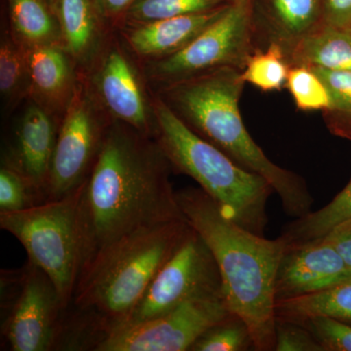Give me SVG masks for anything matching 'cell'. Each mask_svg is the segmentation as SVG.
Segmentation results:
<instances>
[{
    "instance_id": "obj_31",
    "label": "cell",
    "mask_w": 351,
    "mask_h": 351,
    "mask_svg": "<svg viewBox=\"0 0 351 351\" xmlns=\"http://www.w3.org/2000/svg\"><path fill=\"white\" fill-rule=\"evenodd\" d=\"M276 351H323L306 328L295 323L276 319Z\"/></svg>"
},
{
    "instance_id": "obj_19",
    "label": "cell",
    "mask_w": 351,
    "mask_h": 351,
    "mask_svg": "<svg viewBox=\"0 0 351 351\" xmlns=\"http://www.w3.org/2000/svg\"><path fill=\"white\" fill-rule=\"evenodd\" d=\"M291 66L351 71V31L322 24L288 53Z\"/></svg>"
},
{
    "instance_id": "obj_29",
    "label": "cell",
    "mask_w": 351,
    "mask_h": 351,
    "mask_svg": "<svg viewBox=\"0 0 351 351\" xmlns=\"http://www.w3.org/2000/svg\"><path fill=\"white\" fill-rule=\"evenodd\" d=\"M47 197L18 171L2 164L0 169V213H13L36 206Z\"/></svg>"
},
{
    "instance_id": "obj_35",
    "label": "cell",
    "mask_w": 351,
    "mask_h": 351,
    "mask_svg": "<svg viewBox=\"0 0 351 351\" xmlns=\"http://www.w3.org/2000/svg\"><path fill=\"white\" fill-rule=\"evenodd\" d=\"M226 1H228V3L230 4H243L249 3V2H251V0H226Z\"/></svg>"
},
{
    "instance_id": "obj_17",
    "label": "cell",
    "mask_w": 351,
    "mask_h": 351,
    "mask_svg": "<svg viewBox=\"0 0 351 351\" xmlns=\"http://www.w3.org/2000/svg\"><path fill=\"white\" fill-rule=\"evenodd\" d=\"M22 46V45H21ZM31 92L48 110L64 108L75 92L71 58L62 44L24 47Z\"/></svg>"
},
{
    "instance_id": "obj_3",
    "label": "cell",
    "mask_w": 351,
    "mask_h": 351,
    "mask_svg": "<svg viewBox=\"0 0 351 351\" xmlns=\"http://www.w3.org/2000/svg\"><path fill=\"white\" fill-rule=\"evenodd\" d=\"M241 71L221 68L161 86V99L199 137L218 147L244 169L262 176L293 218L311 213L314 198L301 175L265 156L244 125L239 101Z\"/></svg>"
},
{
    "instance_id": "obj_12",
    "label": "cell",
    "mask_w": 351,
    "mask_h": 351,
    "mask_svg": "<svg viewBox=\"0 0 351 351\" xmlns=\"http://www.w3.org/2000/svg\"><path fill=\"white\" fill-rule=\"evenodd\" d=\"M350 278L351 270L326 239L290 243L277 269L276 301L313 294Z\"/></svg>"
},
{
    "instance_id": "obj_18",
    "label": "cell",
    "mask_w": 351,
    "mask_h": 351,
    "mask_svg": "<svg viewBox=\"0 0 351 351\" xmlns=\"http://www.w3.org/2000/svg\"><path fill=\"white\" fill-rule=\"evenodd\" d=\"M62 46L76 63L86 64L98 49L101 39V18L95 0H55Z\"/></svg>"
},
{
    "instance_id": "obj_30",
    "label": "cell",
    "mask_w": 351,
    "mask_h": 351,
    "mask_svg": "<svg viewBox=\"0 0 351 351\" xmlns=\"http://www.w3.org/2000/svg\"><path fill=\"white\" fill-rule=\"evenodd\" d=\"M313 335L323 351H351V324L343 321L318 316L301 323Z\"/></svg>"
},
{
    "instance_id": "obj_7",
    "label": "cell",
    "mask_w": 351,
    "mask_h": 351,
    "mask_svg": "<svg viewBox=\"0 0 351 351\" xmlns=\"http://www.w3.org/2000/svg\"><path fill=\"white\" fill-rule=\"evenodd\" d=\"M256 50L251 2L230 4L182 49L154 60L149 73L164 86L221 68L242 71Z\"/></svg>"
},
{
    "instance_id": "obj_13",
    "label": "cell",
    "mask_w": 351,
    "mask_h": 351,
    "mask_svg": "<svg viewBox=\"0 0 351 351\" xmlns=\"http://www.w3.org/2000/svg\"><path fill=\"white\" fill-rule=\"evenodd\" d=\"M57 135L56 124L47 108L32 103L16 123L2 163L24 176L48 200Z\"/></svg>"
},
{
    "instance_id": "obj_27",
    "label": "cell",
    "mask_w": 351,
    "mask_h": 351,
    "mask_svg": "<svg viewBox=\"0 0 351 351\" xmlns=\"http://www.w3.org/2000/svg\"><path fill=\"white\" fill-rule=\"evenodd\" d=\"M295 108L302 112H325L330 107L326 85L313 69L301 64L291 66L286 82Z\"/></svg>"
},
{
    "instance_id": "obj_15",
    "label": "cell",
    "mask_w": 351,
    "mask_h": 351,
    "mask_svg": "<svg viewBox=\"0 0 351 351\" xmlns=\"http://www.w3.org/2000/svg\"><path fill=\"white\" fill-rule=\"evenodd\" d=\"M256 48L270 44L286 56L304 36L323 24L321 0H263L258 16H252Z\"/></svg>"
},
{
    "instance_id": "obj_9",
    "label": "cell",
    "mask_w": 351,
    "mask_h": 351,
    "mask_svg": "<svg viewBox=\"0 0 351 351\" xmlns=\"http://www.w3.org/2000/svg\"><path fill=\"white\" fill-rule=\"evenodd\" d=\"M232 315L225 299L184 302L152 319L108 330L92 346L96 351H186L208 330Z\"/></svg>"
},
{
    "instance_id": "obj_34",
    "label": "cell",
    "mask_w": 351,
    "mask_h": 351,
    "mask_svg": "<svg viewBox=\"0 0 351 351\" xmlns=\"http://www.w3.org/2000/svg\"><path fill=\"white\" fill-rule=\"evenodd\" d=\"M137 0H95L103 18H113L127 12Z\"/></svg>"
},
{
    "instance_id": "obj_10",
    "label": "cell",
    "mask_w": 351,
    "mask_h": 351,
    "mask_svg": "<svg viewBox=\"0 0 351 351\" xmlns=\"http://www.w3.org/2000/svg\"><path fill=\"white\" fill-rule=\"evenodd\" d=\"M16 288L8 306L1 334L13 351H48L61 335L64 311L56 286L32 263L12 276Z\"/></svg>"
},
{
    "instance_id": "obj_5",
    "label": "cell",
    "mask_w": 351,
    "mask_h": 351,
    "mask_svg": "<svg viewBox=\"0 0 351 351\" xmlns=\"http://www.w3.org/2000/svg\"><path fill=\"white\" fill-rule=\"evenodd\" d=\"M154 138L173 169L195 180L223 212L247 230L265 237L267 205L274 189L189 129L160 98L152 105Z\"/></svg>"
},
{
    "instance_id": "obj_14",
    "label": "cell",
    "mask_w": 351,
    "mask_h": 351,
    "mask_svg": "<svg viewBox=\"0 0 351 351\" xmlns=\"http://www.w3.org/2000/svg\"><path fill=\"white\" fill-rule=\"evenodd\" d=\"M96 84L101 104L115 121L154 137L152 108L145 100L135 69L121 50L108 51L97 75Z\"/></svg>"
},
{
    "instance_id": "obj_22",
    "label": "cell",
    "mask_w": 351,
    "mask_h": 351,
    "mask_svg": "<svg viewBox=\"0 0 351 351\" xmlns=\"http://www.w3.org/2000/svg\"><path fill=\"white\" fill-rule=\"evenodd\" d=\"M351 219V180L341 193L317 211L295 219L284 228L288 243H300L325 237L335 226Z\"/></svg>"
},
{
    "instance_id": "obj_6",
    "label": "cell",
    "mask_w": 351,
    "mask_h": 351,
    "mask_svg": "<svg viewBox=\"0 0 351 351\" xmlns=\"http://www.w3.org/2000/svg\"><path fill=\"white\" fill-rule=\"evenodd\" d=\"M85 181L68 195L0 213V228L17 239L29 262L56 286L64 311L73 302L82 265V200Z\"/></svg>"
},
{
    "instance_id": "obj_23",
    "label": "cell",
    "mask_w": 351,
    "mask_h": 351,
    "mask_svg": "<svg viewBox=\"0 0 351 351\" xmlns=\"http://www.w3.org/2000/svg\"><path fill=\"white\" fill-rule=\"evenodd\" d=\"M320 76L330 95V107L322 112L332 135L351 141V71L309 66Z\"/></svg>"
},
{
    "instance_id": "obj_4",
    "label": "cell",
    "mask_w": 351,
    "mask_h": 351,
    "mask_svg": "<svg viewBox=\"0 0 351 351\" xmlns=\"http://www.w3.org/2000/svg\"><path fill=\"white\" fill-rule=\"evenodd\" d=\"M191 230L186 219H176L99 252L80 270L71 304L80 313L93 316L94 331L100 335L120 326Z\"/></svg>"
},
{
    "instance_id": "obj_26",
    "label": "cell",
    "mask_w": 351,
    "mask_h": 351,
    "mask_svg": "<svg viewBox=\"0 0 351 351\" xmlns=\"http://www.w3.org/2000/svg\"><path fill=\"white\" fill-rule=\"evenodd\" d=\"M226 0H137L127 11L136 25L169 19L191 14L208 12L228 5Z\"/></svg>"
},
{
    "instance_id": "obj_21",
    "label": "cell",
    "mask_w": 351,
    "mask_h": 351,
    "mask_svg": "<svg viewBox=\"0 0 351 351\" xmlns=\"http://www.w3.org/2000/svg\"><path fill=\"white\" fill-rule=\"evenodd\" d=\"M12 29L24 47L62 44L56 16L45 0H7Z\"/></svg>"
},
{
    "instance_id": "obj_20",
    "label": "cell",
    "mask_w": 351,
    "mask_h": 351,
    "mask_svg": "<svg viewBox=\"0 0 351 351\" xmlns=\"http://www.w3.org/2000/svg\"><path fill=\"white\" fill-rule=\"evenodd\" d=\"M276 316L292 323L327 316L351 324V278L313 294L278 300Z\"/></svg>"
},
{
    "instance_id": "obj_1",
    "label": "cell",
    "mask_w": 351,
    "mask_h": 351,
    "mask_svg": "<svg viewBox=\"0 0 351 351\" xmlns=\"http://www.w3.org/2000/svg\"><path fill=\"white\" fill-rule=\"evenodd\" d=\"M171 170L156 138L119 121L108 125L85 180L82 269L99 252L128 235L186 219L170 182Z\"/></svg>"
},
{
    "instance_id": "obj_8",
    "label": "cell",
    "mask_w": 351,
    "mask_h": 351,
    "mask_svg": "<svg viewBox=\"0 0 351 351\" xmlns=\"http://www.w3.org/2000/svg\"><path fill=\"white\" fill-rule=\"evenodd\" d=\"M215 298L225 299L218 265L204 240L191 228L120 326L152 319L184 302Z\"/></svg>"
},
{
    "instance_id": "obj_2",
    "label": "cell",
    "mask_w": 351,
    "mask_h": 351,
    "mask_svg": "<svg viewBox=\"0 0 351 351\" xmlns=\"http://www.w3.org/2000/svg\"><path fill=\"white\" fill-rule=\"evenodd\" d=\"M176 196L189 225L213 254L226 306L248 326L254 350H274L276 279L287 239H267L242 228L203 189L189 186Z\"/></svg>"
},
{
    "instance_id": "obj_32",
    "label": "cell",
    "mask_w": 351,
    "mask_h": 351,
    "mask_svg": "<svg viewBox=\"0 0 351 351\" xmlns=\"http://www.w3.org/2000/svg\"><path fill=\"white\" fill-rule=\"evenodd\" d=\"M323 24L351 31V0H321Z\"/></svg>"
},
{
    "instance_id": "obj_33",
    "label": "cell",
    "mask_w": 351,
    "mask_h": 351,
    "mask_svg": "<svg viewBox=\"0 0 351 351\" xmlns=\"http://www.w3.org/2000/svg\"><path fill=\"white\" fill-rule=\"evenodd\" d=\"M321 239H326L337 249L351 270V219L335 226L331 232Z\"/></svg>"
},
{
    "instance_id": "obj_24",
    "label": "cell",
    "mask_w": 351,
    "mask_h": 351,
    "mask_svg": "<svg viewBox=\"0 0 351 351\" xmlns=\"http://www.w3.org/2000/svg\"><path fill=\"white\" fill-rule=\"evenodd\" d=\"M291 64L282 48L270 44L249 58L241 75L245 83L263 92L280 91L286 86Z\"/></svg>"
},
{
    "instance_id": "obj_25",
    "label": "cell",
    "mask_w": 351,
    "mask_h": 351,
    "mask_svg": "<svg viewBox=\"0 0 351 351\" xmlns=\"http://www.w3.org/2000/svg\"><path fill=\"white\" fill-rule=\"evenodd\" d=\"M31 92L29 68L24 48L3 36L0 45V93L3 103L11 105Z\"/></svg>"
},
{
    "instance_id": "obj_11",
    "label": "cell",
    "mask_w": 351,
    "mask_h": 351,
    "mask_svg": "<svg viewBox=\"0 0 351 351\" xmlns=\"http://www.w3.org/2000/svg\"><path fill=\"white\" fill-rule=\"evenodd\" d=\"M108 127L89 90L76 85L58 129L48 184L49 200L68 195L87 179Z\"/></svg>"
},
{
    "instance_id": "obj_36",
    "label": "cell",
    "mask_w": 351,
    "mask_h": 351,
    "mask_svg": "<svg viewBox=\"0 0 351 351\" xmlns=\"http://www.w3.org/2000/svg\"><path fill=\"white\" fill-rule=\"evenodd\" d=\"M46 2H47L48 4H49L51 8H52L53 10V6H54L55 0H45Z\"/></svg>"
},
{
    "instance_id": "obj_28",
    "label": "cell",
    "mask_w": 351,
    "mask_h": 351,
    "mask_svg": "<svg viewBox=\"0 0 351 351\" xmlns=\"http://www.w3.org/2000/svg\"><path fill=\"white\" fill-rule=\"evenodd\" d=\"M254 348L248 326L239 316L230 315L202 335L191 351H244Z\"/></svg>"
},
{
    "instance_id": "obj_16",
    "label": "cell",
    "mask_w": 351,
    "mask_h": 351,
    "mask_svg": "<svg viewBox=\"0 0 351 351\" xmlns=\"http://www.w3.org/2000/svg\"><path fill=\"white\" fill-rule=\"evenodd\" d=\"M228 5L208 12L136 25L127 34V41L138 56L154 60L170 56L188 45L218 19Z\"/></svg>"
}]
</instances>
